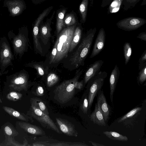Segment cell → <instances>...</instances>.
<instances>
[{"label": "cell", "instance_id": "9c48e42d", "mask_svg": "<svg viewBox=\"0 0 146 146\" xmlns=\"http://www.w3.org/2000/svg\"><path fill=\"white\" fill-rule=\"evenodd\" d=\"M146 23L145 19L139 17H131L119 21L116 24L117 27L126 31H131L139 28Z\"/></svg>", "mask_w": 146, "mask_h": 146}, {"label": "cell", "instance_id": "ffe728a7", "mask_svg": "<svg viewBox=\"0 0 146 146\" xmlns=\"http://www.w3.org/2000/svg\"><path fill=\"white\" fill-rule=\"evenodd\" d=\"M67 9L63 7L58 9L56 11V33L57 35L64 28V19Z\"/></svg>", "mask_w": 146, "mask_h": 146}, {"label": "cell", "instance_id": "4fadbf2b", "mask_svg": "<svg viewBox=\"0 0 146 146\" xmlns=\"http://www.w3.org/2000/svg\"><path fill=\"white\" fill-rule=\"evenodd\" d=\"M106 34L103 28L99 30L95 40L90 58H92L98 55L103 49L106 41Z\"/></svg>", "mask_w": 146, "mask_h": 146}, {"label": "cell", "instance_id": "f35d334b", "mask_svg": "<svg viewBox=\"0 0 146 146\" xmlns=\"http://www.w3.org/2000/svg\"><path fill=\"white\" fill-rule=\"evenodd\" d=\"M137 37L141 40L146 41V31L140 33L137 36Z\"/></svg>", "mask_w": 146, "mask_h": 146}, {"label": "cell", "instance_id": "7bdbcfd3", "mask_svg": "<svg viewBox=\"0 0 146 146\" xmlns=\"http://www.w3.org/2000/svg\"><path fill=\"white\" fill-rule=\"evenodd\" d=\"M89 142L91 143L94 146H105V145H103L97 143L92 141H89Z\"/></svg>", "mask_w": 146, "mask_h": 146}, {"label": "cell", "instance_id": "8d00e7d4", "mask_svg": "<svg viewBox=\"0 0 146 146\" xmlns=\"http://www.w3.org/2000/svg\"><path fill=\"white\" fill-rule=\"evenodd\" d=\"M44 90L43 88L41 86H38L36 91V95L38 96H42L44 95Z\"/></svg>", "mask_w": 146, "mask_h": 146}, {"label": "cell", "instance_id": "1f68e13d", "mask_svg": "<svg viewBox=\"0 0 146 146\" xmlns=\"http://www.w3.org/2000/svg\"><path fill=\"white\" fill-rule=\"evenodd\" d=\"M141 0H123L122 5L123 9L126 11L129 9L134 7Z\"/></svg>", "mask_w": 146, "mask_h": 146}, {"label": "cell", "instance_id": "5b68a950", "mask_svg": "<svg viewBox=\"0 0 146 146\" xmlns=\"http://www.w3.org/2000/svg\"><path fill=\"white\" fill-rule=\"evenodd\" d=\"M14 60V55L7 38L5 36H0V76L8 72V70H5L8 66H13Z\"/></svg>", "mask_w": 146, "mask_h": 146}, {"label": "cell", "instance_id": "603a6c76", "mask_svg": "<svg viewBox=\"0 0 146 146\" xmlns=\"http://www.w3.org/2000/svg\"><path fill=\"white\" fill-rule=\"evenodd\" d=\"M89 0H82L79 6V10L80 23H84L86 21Z\"/></svg>", "mask_w": 146, "mask_h": 146}, {"label": "cell", "instance_id": "5bb4252c", "mask_svg": "<svg viewBox=\"0 0 146 146\" xmlns=\"http://www.w3.org/2000/svg\"><path fill=\"white\" fill-rule=\"evenodd\" d=\"M56 122L61 131L66 135L77 137L78 133L74 125L68 121L61 118L56 117Z\"/></svg>", "mask_w": 146, "mask_h": 146}, {"label": "cell", "instance_id": "4316f807", "mask_svg": "<svg viewBox=\"0 0 146 146\" xmlns=\"http://www.w3.org/2000/svg\"><path fill=\"white\" fill-rule=\"evenodd\" d=\"M3 109L11 116L24 121H27V119L19 111L11 107L3 106Z\"/></svg>", "mask_w": 146, "mask_h": 146}, {"label": "cell", "instance_id": "30bf717a", "mask_svg": "<svg viewBox=\"0 0 146 146\" xmlns=\"http://www.w3.org/2000/svg\"><path fill=\"white\" fill-rule=\"evenodd\" d=\"M3 6L7 8L9 15L13 17L21 15L27 7L24 0H5Z\"/></svg>", "mask_w": 146, "mask_h": 146}, {"label": "cell", "instance_id": "ac0fdd59", "mask_svg": "<svg viewBox=\"0 0 146 146\" xmlns=\"http://www.w3.org/2000/svg\"><path fill=\"white\" fill-rule=\"evenodd\" d=\"M83 29L82 23H79L76 27L74 32L69 52V53L73 52L80 42L82 37Z\"/></svg>", "mask_w": 146, "mask_h": 146}, {"label": "cell", "instance_id": "484cf974", "mask_svg": "<svg viewBox=\"0 0 146 146\" xmlns=\"http://www.w3.org/2000/svg\"><path fill=\"white\" fill-rule=\"evenodd\" d=\"M123 0H113L109 4L108 9V14L118 12L122 5Z\"/></svg>", "mask_w": 146, "mask_h": 146}, {"label": "cell", "instance_id": "cb8c5ba5", "mask_svg": "<svg viewBox=\"0 0 146 146\" xmlns=\"http://www.w3.org/2000/svg\"><path fill=\"white\" fill-rule=\"evenodd\" d=\"M31 103L32 105L39 109L45 114L49 115V113L47 107L42 100L37 98L31 99Z\"/></svg>", "mask_w": 146, "mask_h": 146}, {"label": "cell", "instance_id": "836d02e7", "mask_svg": "<svg viewBox=\"0 0 146 146\" xmlns=\"http://www.w3.org/2000/svg\"><path fill=\"white\" fill-rule=\"evenodd\" d=\"M4 130L6 134L10 137H14L19 133L14 128L10 125H7L4 128Z\"/></svg>", "mask_w": 146, "mask_h": 146}, {"label": "cell", "instance_id": "f546056e", "mask_svg": "<svg viewBox=\"0 0 146 146\" xmlns=\"http://www.w3.org/2000/svg\"><path fill=\"white\" fill-rule=\"evenodd\" d=\"M142 108L140 107L134 108L121 117L118 120V123H120L128 118L131 117L140 111Z\"/></svg>", "mask_w": 146, "mask_h": 146}, {"label": "cell", "instance_id": "44dd1931", "mask_svg": "<svg viewBox=\"0 0 146 146\" xmlns=\"http://www.w3.org/2000/svg\"><path fill=\"white\" fill-rule=\"evenodd\" d=\"M24 66L35 68L37 71L38 75L40 76H44L48 73V68L43 62H31L26 64Z\"/></svg>", "mask_w": 146, "mask_h": 146}, {"label": "cell", "instance_id": "9a60e30c", "mask_svg": "<svg viewBox=\"0 0 146 146\" xmlns=\"http://www.w3.org/2000/svg\"><path fill=\"white\" fill-rule=\"evenodd\" d=\"M103 63V60H99L96 61L89 66L84 74L83 80L84 85L86 84L91 78L99 72Z\"/></svg>", "mask_w": 146, "mask_h": 146}, {"label": "cell", "instance_id": "8992f818", "mask_svg": "<svg viewBox=\"0 0 146 146\" xmlns=\"http://www.w3.org/2000/svg\"><path fill=\"white\" fill-rule=\"evenodd\" d=\"M108 75L105 71H100L88 82L87 92L88 100V111H90L95 97L101 90Z\"/></svg>", "mask_w": 146, "mask_h": 146}, {"label": "cell", "instance_id": "e575fe53", "mask_svg": "<svg viewBox=\"0 0 146 146\" xmlns=\"http://www.w3.org/2000/svg\"><path fill=\"white\" fill-rule=\"evenodd\" d=\"M85 95L82 104L81 109L83 112L86 114L87 113L88 111V100L87 92Z\"/></svg>", "mask_w": 146, "mask_h": 146}, {"label": "cell", "instance_id": "7dc6e473", "mask_svg": "<svg viewBox=\"0 0 146 146\" xmlns=\"http://www.w3.org/2000/svg\"><path fill=\"white\" fill-rule=\"evenodd\" d=\"M1 0H0V1H1Z\"/></svg>", "mask_w": 146, "mask_h": 146}, {"label": "cell", "instance_id": "277c9868", "mask_svg": "<svg viewBox=\"0 0 146 146\" xmlns=\"http://www.w3.org/2000/svg\"><path fill=\"white\" fill-rule=\"evenodd\" d=\"M72 78L64 81L57 86L54 91V98L58 102L64 104L70 101L75 92V84L80 77L83 71L80 70Z\"/></svg>", "mask_w": 146, "mask_h": 146}, {"label": "cell", "instance_id": "83f0119b", "mask_svg": "<svg viewBox=\"0 0 146 146\" xmlns=\"http://www.w3.org/2000/svg\"><path fill=\"white\" fill-rule=\"evenodd\" d=\"M123 52L125 59V63L126 65L131 58L132 53V48L131 44L129 42H125L123 46Z\"/></svg>", "mask_w": 146, "mask_h": 146}, {"label": "cell", "instance_id": "f6af8a7d", "mask_svg": "<svg viewBox=\"0 0 146 146\" xmlns=\"http://www.w3.org/2000/svg\"><path fill=\"white\" fill-rule=\"evenodd\" d=\"M90 1V7L93 6L94 3V0H89Z\"/></svg>", "mask_w": 146, "mask_h": 146}, {"label": "cell", "instance_id": "d6986e66", "mask_svg": "<svg viewBox=\"0 0 146 146\" xmlns=\"http://www.w3.org/2000/svg\"><path fill=\"white\" fill-rule=\"evenodd\" d=\"M91 121L94 123L101 126H105L106 125L103 115L99 110L97 103L95 104V108L90 116Z\"/></svg>", "mask_w": 146, "mask_h": 146}, {"label": "cell", "instance_id": "e0dca14e", "mask_svg": "<svg viewBox=\"0 0 146 146\" xmlns=\"http://www.w3.org/2000/svg\"><path fill=\"white\" fill-rule=\"evenodd\" d=\"M19 125L26 131L35 135H43L45 132L39 127L24 121H19Z\"/></svg>", "mask_w": 146, "mask_h": 146}, {"label": "cell", "instance_id": "8fae6325", "mask_svg": "<svg viewBox=\"0 0 146 146\" xmlns=\"http://www.w3.org/2000/svg\"><path fill=\"white\" fill-rule=\"evenodd\" d=\"M55 13V11H54L50 17L48 18L44 23L43 21H42L39 26V33L40 39L44 45L47 44L51 36V25Z\"/></svg>", "mask_w": 146, "mask_h": 146}, {"label": "cell", "instance_id": "ee69618b", "mask_svg": "<svg viewBox=\"0 0 146 146\" xmlns=\"http://www.w3.org/2000/svg\"><path fill=\"white\" fill-rule=\"evenodd\" d=\"M146 4V0H143L141 4V5L143 6Z\"/></svg>", "mask_w": 146, "mask_h": 146}, {"label": "cell", "instance_id": "7a4b0ae2", "mask_svg": "<svg viewBox=\"0 0 146 146\" xmlns=\"http://www.w3.org/2000/svg\"><path fill=\"white\" fill-rule=\"evenodd\" d=\"M78 24L63 28L57 35L53 46L57 50L54 64H58L68 56L74 32Z\"/></svg>", "mask_w": 146, "mask_h": 146}, {"label": "cell", "instance_id": "3957f363", "mask_svg": "<svg viewBox=\"0 0 146 146\" xmlns=\"http://www.w3.org/2000/svg\"><path fill=\"white\" fill-rule=\"evenodd\" d=\"M7 36L12 45L14 56L16 58H21L30 46L27 27L24 26L19 28L17 35L13 30H11L8 33Z\"/></svg>", "mask_w": 146, "mask_h": 146}, {"label": "cell", "instance_id": "7c38bea8", "mask_svg": "<svg viewBox=\"0 0 146 146\" xmlns=\"http://www.w3.org/2000/svg\"><path fill=\"white\" fill-rule=\"evenodd\" d=\"M97 96L96 103L98 108L102 113L106 122H107L111 113V107L107 101L103 90H100Z\"/></svg>", "mask_w": 146, "mask_h": 146}, {"label": "cell", "instance_id": "bcb514c9", "mask_svg": "<svg viewBox=\"0 0 146 146\" xmlns=\"http://www.w3.org/2000/svg\"><path fill=\"white\" fill-rule=\"evenodd\" d=\"M2 102L1 101V100L0 98V103H2Z\"/></svg>", "mask_w": 146, "mask_h": 146}, {"label": "cell", "instance_id": "d4e9b609", "mask_svg": "<svg viewBox=\"0 0 146 146\" xmlns=\"http://www.w3.org/2000/svg\"><path fill=\"white\" fill-rule=\"evenodd\" d=\"M103 133L107 137L113 140L121 141H127L128 140L127 136L122 135L116 132L104 131Z\"/></svg>", "mask_w": 146, "mask_h": 146}, {"label": "cell", "instance_id": "60d3db41", "mask_svg": "<svg viewBox=\"0 0 146 146\" xmlns=\"http://www.w3.org/2000/svg\"><path fill=\"white\" fill-rule=\"evenodd\" d=\"M113 0H102L101 7L104 8L109 5Z\"/></svg>", "mask_w": 146, "mask_h": 146}, {"label": "cell", "instance_id": "7402d4cb", "mask_svg": "<svg viewBox=\"0 0 146 146\" xmlns=\"http://www.w3.org/2000/svg\"><path fill=\"white\" fill-rule=\"evenodd\" d=\"M78 23L77 14L74 11L65 14L64 19V28L71 26Z\"/></svg>", "mask_w": 146, "mask_h": 146}, {"label": "cell", "instance_id": "ab89813d", "mask_svg": "<svg viewBox=\"0 0 146 146\" xmlns=\"http://www.w3.org/2000/svg\"><path fill=\"white\" fill-rule=\"evenodd\" d=\"M32 145L34 146H49V144L46 142H39L34 143H33Z\"/></svg>", "mask_w": 146, "mask_h": 146}, {"label": "cell", "instance_id": "f1b7e54d", "mask_svg": "<svg viewBox=\"0 0 146 146\" xmlns=\"http://www.w3.org/2000/svg\"><path fill=\"white\" fill-rule=\"evenodd\" d=\"M59 80V77L54 72H50L47 77V85L49 87H51L56 84Z\"/></svg>", "mask_w": 146, "mask_h": 146}, {"label": "cell", "instance_id": "6da1fadb", "mask_svg": "<svg viewBox=\"0 0 146 146\" xmlns=\"http://www.w3.org/2000/svg\"><path fill=\"white\" fill-rule=\"evenodd\" d=\"M96 31V27L91 28L82 37L76 50L69 58L68 63L72 70L84 65L85 60L90 53Z\"/></svg>", "mask_w": 146, "mask_h": 146}, {"label": "cell", "instance_id": "4dcf8cb0", "mask_svg": "<svg viewBox=\"0 0 146 146\" xmlns=\"http://www.w3.org/2000/svg\"><path fill=\"white\" fill-rule=\"evenodd\" d=\"M139 70L137 80L139 84L142 85L146 80V64Z\"/></svg>", "mask_w": 146, "mask_h": 146}, {"label": "cell", "instance_id": "b9f144b4", "mask_svg": "<svg viewBox=\"0 0 146 146\" xmlns=\"http://www.w3.org/2000/svg\"><path fill=\"white\" fill-rule=\"evenodd\" d=\"M46 0H31L32 3L35 5L40 3Z\"/></svg>", "mask_w": 146, "mask_h": 146}, {"label": "cell", "instance_id": "d590c367", "mask_svg": "<svg viewBox=\"0 0 146 146\" xmlns=\"http://www.w3.org/2000/svg\"><path fill=\"white\" fill-rule=\"evenodd\" d=\"M146 62V50L142 53L139 60V64H142Z\"/></svg>", "mask_w": 146, "mask_h": 146}, {"label": "cell", "instance_id": "d6a6232c", "mask_svg": "<svg viewBox=\"0 0 146 146\" xmlns=\"http://www.w3.org/2000/svg\"><path fill=\"white\" fill-rule=\"evenodd\" d=\"M22 96L21 93L15 92H11L6 96L8 100L13 101H16L20 100Z\"/></svg>", "mask_w": 146, "mask_h": 146}, {"label": "cell", "instance_id": "52a82bcc", "mask_svg": "<svg viewBox=\"0 0 146 146\" xmlns=\"http://www.w3.org/2000/svg\"><path fill=\"white\" fill-rule=\"evenodd\" d=\"M29 78L28 72L24 69L6 76L8 86L19 91L27 90L29 85Z\"/></svg>", "mask_w": 146, "mask_h": 146}, {"label": "cell", "instance_id": "ba28073f", "mask_svg": "<svg viewBox=\"0 0 146 146\" xmlns=\"http://www.w3.org/2000/svg\"><path fill=\"white\" fill-rule=\"evenodd\" d=\"M30 112L31 116L38 121L44 127L50 129L59 133H61L56 125L49 115L31 105Z\"/></svg>", "mask_w": 146, "mask_h": 146}, {"label": "cell", "instance_id": "2e32d148", "mask_svg": "<svg viewBox=\"0 0 146 146\" xmlns=\"http://www.w3.org/2000/svg\"><path fill=\"white\" fill-rule=\"evenodd\" d=\"M120 74V71L116 64L110 74L109 78L110 96L111 102H113L114 93Z\"/></svg>", "mask_w": 146, "mask_h": 146}, {"label": "cell", "instance_id": "74e56055", "mask_svg": "<svg viewBox=\"0 0 146 146\" xmlns=\"http://www.w3.org/2000/svg\"><path fill=\"white\" fill-rule=\"evenodd\" d=\"M84 86V82L83 80L80 82L77 81L75 84V88L80 90L82 89Z\"/></svg>", "mask_w": 146, "mask_h": 146}]
</instances>
